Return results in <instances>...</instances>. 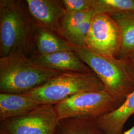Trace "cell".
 <instances>
[{
    "instance_id": "cell-1",
    "label": "cell",
    "mask_w": 134,
    "mask_h": 134,
    "mask_svg": "<svg viewBox=\"0 0 134 134\" xmlns=\"http://www.w3.org/2000/svg\"><path fill=\"white\" fill-rule=\"evenodd\" d=\"M36 25L25 0H1L0 58L14 52L30 57L36 53Z\"/></svg>"
},
{
    "instance_id": "cell-2",
    "label": "cell",
    "mask_w": 134,
    "mask_h": 134,
    "mask_svg": "<svg viewBox=\"0 0 134 134\" xmlns=\"http://www.w3.org/2000/svg\"><path fill=\"white\" fill-rule=\"evenodd\" d=\"M62 72L42 67L18 52L0 58V93L23 94Z\"/></svg>"
},
{
    "instance_id": "cell-3",
    "label": "cell",
    "mask_w": 134,
    "mask_h": 134,
    "mask_svg": "<svg viewBox=\"0 0 134 134\" xmlns=\"http://www.w3.org/2000/svg\"><path fill=\"white\" fill-rule=\"evenodd\" d=\"M71 45L72 51L99 77L104 90L120 106L134 91V78L124 63L115 57L94 53L86 46Z\"/></svg>"
},
{
    "instance_id": "cell-4",
    "label": "cell",
    "mask_w": 134,
    "mask_h": 134,
    "mask_svg": "<svg viewBox=\"0 0 134 134\" xmlns=\"http://www.w3.org/2000/svg\"><path fill=\"white\" fill-rule=\"evenodd\" d=\"M103 90L102 82L93 72H62L41 86L22 94L39 105H55L79 93Z\"/></svg>"
},
{
    "instance_id": "cell-5",
    "label": "cell",
    "mask_w": 134,
    "mask_h": 134,
    "mask_svg": "<svg viewBox=\"0 0 134 134\" xmlns=\"http://www.w3.org/2000/svg\"><path fill=\"white\" fill-rule=\"evenodd\" d=\"M59 120L68 118L97 119L116 109L119 105L105 90L72 96L54 105Z\"/></svg>"
},
{
    "instance_id": "cell-6",
    "label": "cell",
    "mask_w": 134,
    "mask_h": 134,
    "mask_svg": "<svg viewBox=\"0 0 134 134\" xmlns=\"http://www.w3.org/2000/svg\"><path fill=\"white\" fill-rule=\"evenodd\" d=\"M59 122L54 105H40L24 115L0 122V134H55Z\"/></svg>"
},
{
    "instance_id": "cell-7",
    "label": "cell",
    "mask_w": 134,
    "mask_h": 134,
    "mask_svg": "<svg viewBox=\"0 0 134 134\" xmlns=\"http://www.w3.org/2000/svg\"><path fill=\"white\" fill-rule=\"evenodd\" d=\"M86 47L94 53L116 58L120 52V29L113 19L105 14H96L85 39Z\"/></svg>"
},
{
    "instance_id": "cell-8",
    "label": "cell",
    "mask_w": 134,
    "mask_h": 134,
    "mask_svg": "<svg viewBox=\"0 0 134 134\" xmlns=\"http://www.w3.org/2000/svg\"><path fill=\"white\" fill-rule=\"evenodd\" d=\"M25 1L30 14L37 25L62 36L60 23L67 13L62 0Z\"/></svg>"
},
{
    "instance_id": "cell-9",
    "label": "cell",
    "mask_w": 134,
    "mask_h": 134,
    "mask_svg": "<svg viewBox=\"0 0 134 134\" xmlns=\"http://www.w3.org/2000/svg\"><path fill=\"white\" fill-rule=\"evenodd\" d=\"M29 58L34 63L42 67L60 72H93L72 50L58 52L49 55L35 53Z\"/></svg>"
},
{
    "instance_id": "cell-10",
    "label": "cell",
    "mask_w": 134,
    "mask_h": 134,
    "mask_svg": "<svg viewBox=\"0 0 134 134\" xmlns=\"http://www.w3.org/2000/svg\"><path fill=\"white\" fill-rule=\"evenodd\" d=\"M134 114V91L118 108L97 119L104 134H122L125 124Z\"/></svg>"
},
{
    "instance_id": "cell-11",
    "label": "cell",
    "mask_w": 134,
    "mask_h": 134,
    "mask_svg": "<svg viewBox=\"0 0 134 134\" xmlns=\"http://www.w3.org/2000/svg\"><path fill=\"white\" fill-rule=\"evenodd\" d=\"M39 105L22 94L0 93V122L24 115Z\"/></svg>"
},
{
    "instance_id": "cell-12",
    "label": "cell",
    "mask_w": 134,
    "mask_h": 134,
    "mask_svg": "<svg viewBox=\"0 0 134 134\" xmlns=\"http://www.w3.org/2000/svg\"><path fill=\"white\" fill-rule=\"evenodd\" d=\"M36 53L49 55L58 52L72 51L71 43L53 31L36 25L34 36Z\"/></svg>"
},
{
    "instance_id": "cell-13",
    "label": "cell",
    "mask_w": 134,
    "mask_h": 134,
    "mask_svg": "<svg viewBox=\"0 0 134 134\" xmlns=\"http://www.w3.org/2000/svg\"><path fill=\"white\" fill-rule=\"evenodd\" d=\"M55 134H104L97 119L68 118L59 120Z\"/></svg>"
},
{
    "instance_id": "cell-14",
    "label": "cell",
    "mask_w": 134,
    "mask_h": 134,
    "mask_svg": "<svg viewBox=\"0 0 134 134\" xmlns=\"http://www.w3.org/2000/svg\"><path fill=\"white\" fill-rule=\"evenodd\" d=\"M120 29L121 46L117 59L122 60L134 50V12L111 16Z\"/></svg>"
},
{
    "instance_id": "cell-15",
    "label": "cell",
    "mask_w": 134,
    "mask_h": 134,
    "mask_svg": "<svg viewBox=\"0 0 134 134\" xmlns=\"http://www.w3.org/2000/svg\"><path fill=\"white\" fill-rule=\"evenodd\" d=\"M91 8L96 14L113 16L134 12V0H93Z\"/></svg>"
},
{
    "instance_id": "cell-16",
    "label": "cell",
    "mask_w": 134,
    "mask_h": 134,
    "mask_svg": "<svg viewBox=\"0 0 134 134\" xmlns=\"http://www.w3.org/2000/svg\"><path fill=\"white\" fill-rule=\"evenodd\" d=\"M96 14L94 10L90 9L74 13H68L64 15L60 23L61 35L63 37L81 25L90 16Z\"/></svg>"
},
{
    "instance_id": "cell-17",
    "label": "cell",
    "mask_w": 134,
    "mask_h": 134,
    "mask_svg": "<svg viewBox=\"0 0 134 134\" xmlns=\"http://www.w3.org/2000/svg\"><path fill=\"white\" fill-rule=\"evenodd\" d=\"M94 15L90 16L77 29L67 34L65 36L64 38L72 45L82 47L86 46L85 39L89 32L91 20Z\"/></svg>"
},
{
    "instance_id": "cell-18",
    "label": "cell",
    "mask_w": 134,
    "mask_h": 134,
    "mask_svg": "<svg viewBox=\"0 0 134 134\" xmlns=\"http://www.w3.org/2000/svg\"><path fill=\"white\" fill-rule=\"evenodd\" d=\"M68 13L82 12L90 9L93 0H62Z\"/></svg>"
},
{
    "instance_id": "cell-19",
    "label": "cell",
    "mask_w": 134,
    "mask_h": 134,
    "mask_svg": "<svg viewBox=\"0 0 134 134\" xmlns=\"http://www.w3.org/2000/svg\"><path fill=\"white\" fill-rule=\"evenodd\" d=\"M121 61L124 63L130 73L134 78V50Z\"/></svg>"
},
{
    "instance_id": "cell-20",
    "label": "cell",
    "mask_w": 134,
    "mask_h": 134,
    "mask_svg": "<svg viewBox=\"0 0 134 134\" xmlns=\"http://www.w3.org/2000/svg\"><path fill=\"white\" fill-rule=\"evenodd\" d=\"M122 134H134V125L131 129L125 132L124 133Z\"/></svg>"
}]
</instances>
